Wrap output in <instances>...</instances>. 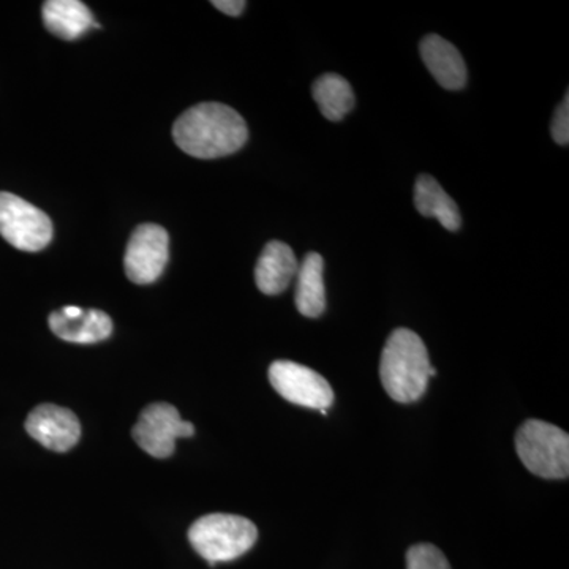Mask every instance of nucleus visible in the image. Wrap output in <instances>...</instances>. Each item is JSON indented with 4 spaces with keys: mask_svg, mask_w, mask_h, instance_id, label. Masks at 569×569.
I'll return each mask as SVG.
<instances>
[{
    "mask_svg": "<svg viewBox=\"0 0 569 569\" xmlns=\"http://www.w3.org/2000/svg\"><path fill=\"white\" fill-rule=\"evenodd\" d=\"M176 144L194 159H220L238 152L249 138L242 116L222 103H201L183 112L173 127Z\"/></svg>",
    "mask_w": 569,
    "mask_h": 569,
    "instance_id": "1",
    "label": "nucleus"
},
{
    "mask_svg": "<svg viewBox=\"0 0 569 569\" xmlns=\"http://www.w3.org/2000/svg\"><path fill=\"white\" fill-rule=\"evenodd\" d=\"M436 376L421 337L410 329H396L380 362L381 383L388 396L400 403L417 402L426 395L429 378Z\"/></svg>",
    "mask_w": 569,
    "mask_h": 569,
    "instance_id": "2",
    "label": "nucleus"
},
{
    "mask_svg": "<svg viewBox=\"0 0 569 569\" xmlns=\"http://www.w3.org/2000/svg\"><path fill=\"white\" fill-rule=\"evenodd\" d=\"M258 530L252 520L234 515H208L190 527L192 548L213 565L244 556L257 542Z\"/></svg>",
    "mask_w": 569,
    "mask_h": 569,
    "instance_id": "3",
    "label": "nucleus"
},
{
    "mask_svg": "<svg viewBox=\"0 0 569 569\" xmlns=\"http://www.w3.org/2000/svg\"><path fill=\"white\" fill-rule=\"evenodd\" d=\"M516 451L531 473L545 479H567L569 437L560 427L530 419L516 433Z\"/></svg>",
    "mask_w": 569,
    "mask_h": 569,
    "instance_id": "4",
    "label": "nucleus"
},
{
    "mask_svg": "<svg viewBox=\"0 0 569 569\" xmlns=\"http://www.w3.org/2000/svg\"><path fill=\"white\" fill-rule=\"evenodd\" d=\"M0 236L14 249L39 252L51 242V219L17 194L0 192Z\"/></svg>",
    "mask_w": 569,
    "mask_h": 569,
    "instance_id": "5",
    "label": "nucleus"
},
{
    "mask_svg": "<svg viewBox=\"0 0 569 569\" xmlns=\"http://www.w3.org/2000/svg\"><path fill=\"white\" fill-rule=\"evenodd\" d=\"M193 433L192 422L183 421L178 408L164 402L146 407L132 430L138 447L157 459L170 458L176 438L192 437Z\"/></svg>",
    "mask_w": 569,
    "mask_h": 569,
    "instance_id": "6",
    "label": "nucleus"
},
{
    "mask_svg": "<svg viewBox=\"0 0 569 569\" xmlns=\"http://www.w3.org/2000/svg\"><path fill=\"white\" fill-rule=\"evenodd\" d=\"M269 381L284 400L296 406L321 411L335 402V392L328 380L316 370L298 362H272L269 367Z\"/></svg>",
    "mask_w": 569,
    "mask_h": 569,
    "instance_id": "7",
    "label": "nucleus"
},
{
    "mask_svg": "<svg viewBox=\"0 0 569 569\" xmlns=\"http://www.w3.org/2000/svg\"><path fill=\"white\" fill-rule=\"evenodd\" d=\"M170 257V236L159 224H140L126 250V274L137 284L156 282Z\"/></svg>",
    "mask_w": 569,
    "mask_h": 569,
    "instance_id": "8",
    "label": "nucleus"
},
{
    "mask_svg": "<svg viewBox=\"0 0 569 569\" xmlns=\"http://www.w3.org/2000/svg\"><path fill=\"white\" fill-rule=\"evenodd\" d=\"M26 432L50 451L66 452L80 441L81 425L69 408L43 403L29 413Z\"/></svg>",
    "mask_w": 569,
    "mask_h": 569,
    "instance_id": "9",
    "label": "nucleus"
},
{
    "mask_svg": "<svg viewBox=\"0 0 569 569\" xmlns=\"http://www.w3.org/2000/svg\"><path fill=\"white\" fill-rule=\"evenodd\" d=\"M421 58L441 88L459 91L467 84V67L455 44L440 36H427L421 41Z\"/></svg>",
    "mask_w": 569,
    "mask_h": 569,
    "instance_id": "10",
    "label": "nucleus"
},
{
    "mask_svg": "<svg viewBox=\"0 0 569 569\" xmlns=\"http://www.w3.org/2000/svg\"><path fill=\"white\" fill-rule=\"evenodd\" d=\"M298 260L290 246L280 241L269 242L254 268L258 290L268 296L283 293L298 274Z\"/></svg>",
    "mask_w": 569,
    "mask_h": 569,
    "instance_id": "11",
    "label": "nucleus"
},
{
    "mask_svg": "<svg viewBox=\"0 0 569 569\" xmlns=\"http://www.w3.org/2000/svg\"><path fill=\"white\" fill-rule=\"evenodd\" d=\"M50 328L54 336L66 342L89 346L111 336L112 321L102 310H82L78 317H69L62 310H56L50 316Z\"/></svg>",
    "mask_w": 569,
    "mask_h": 569,
    "instance_id": "12",
    "label": "nucleus"
},
{
    "mask_svg": "<svg viewBox=\"0 0 569 569\" xmlns=\"http://www.w3.org/2000/svg\"><path fill=\"white\" fill-rule=\"evenodd\" d=\"M44 28L62 40H77L93 28L91 10L80 0H48L43 3Z\"/></svg>",
    "mask_w": 569,
    "mask_h": 569,
    "instance_id": "13",
    "label": "nucleus"
},
{
    "mask_svg": "<svg viewBox=\"0 0 569 569\" xmlns=\"http://www.w3.org/2000/svg\"><path fill=\"white\" fill-rule=\"evenodd\" d=\"M415 206L425 217H433L441 227L449 231H458L462 224L458 204L432 176L421 174L415 183Z\"/></svg>",
    "mask_w": 569,
    "mask_h": 569,
    "instance_id": "14",
    "label": "nucleus"
},
{
    "mask_svg": "<svg viewBox=\"0 0 569 569\" xmlns=\"http://www.w3.org/2000/svg\"><path fill=\"white\" fill-rule=\"evenodd\" d=\"M325 260L316 252L306 254L298 269L296 307L305 317L317 318L326 309Z\"/></svg>",
    "mask_w": 569,
    "mask_h": 569,
    "instance_id": "15",
    "label": "nucleus"
},
{
    "mask_svg": "<svg viewBox=\"0 0 569 569\" xmlns=\"http://www.w3.org/2000/svg\"><path fill=\"white\" fill-rule=\"evenodd\" d=\"M313 99L328 121L339 122L353 110L355 92L346 78L326 73L313 82Z\"/></svg>",
    "mask_w": 569,
    "mask_h": 569,
    "instance_id": "16",
    "label": "nucleus"
},
{
    "mask_svg": "<svg viewBox=\"0 0 569 569\" xmlns=\"http://www.w3.org/2000/svg\"><path fill=\"white\" fill-rule=\"evenodd\" d=\"M407 569H451L447 557L432 545H417L407 552Z\"/></svg>",
    "mask_w": 569,
    "mask_h": 569,
    "instance_id": "17",
    "label": "nucleus"
},
{
    "mask_svg": "<svg viewBox=\"0 0 569 569\" xmlns=\"http://www.w3.org/2000/svg\"><path fill=\"white\" fill-rule=\"evenodd\" d=\"M553 140L560 146H567L569 142V97L565 96L563 102L557 108L553 114L552 129H550Z\"/></svg>",
    "mask_w": 569,
    "mask_h": 569,
    "instance_id": "18",
    "label": "nucleus"
},
{
    "mask_svg": "<svg viewBox=\"0 0 569 569\" xmlns=\"http://www.w3.org/2000/svg\"><path fill=\"white\" fill-rule=\"evenodd\" d=\"M212 6L228 17H239L246 10L247 3L242 0H213Z\"/></svg>",
    "mask_w": 569,
    "mask_h": 569,
    "instance_id": "19",
    "label": "nucleus"
}]
</instances>
